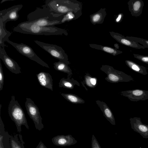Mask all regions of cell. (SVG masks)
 <instances>
[{
	"instance_id": "1",
	"label": "cell",
	"mask_w": 148,
	"mask_h": 148,
	"mask_svg": "<svg viewBox=\"0 0 148 148\" xmlns=\"http://www.w3.org/2000/svg\"><path fill=\"white\" fill-rule=\"evenodd\" d=\"M64 15L52 12L45 4L28 14L27 21L41 26H54L61 24Z\"/></svg>"
},
{
	"instance_id": "2",
	"label": "cell",
	"mask_w": 148,
	"mask_h": 148,
	"mask_svg": "<svg viewBox=\"0 0 148 148\" xmlns=\"http://www.w3.org/2000/svg\"><path fill=\"white\" fill-rule=\"evenodd\" d=\"M14 32L24 34L35 35L67 36V31L55 26H43L27 21L21 22L14 27Z\"/></svg>"
},
{
	"instance_id": "3",
	"label": "cell",
	"mask_w": 148,
	"mask_h": 148,
	"mask_svg": "<svg viewBox=\"0 0 148 148\" xmlns=\"http://www.w3.org/2000/svg\"><path fill=\"white\" fill-rule=\"evenodd\" d=\"M45 3L52 12L61 15L82 8V3L76 0H46Z\"/></svg>"
},
{
	"instance_id": "4",
	"label": "cell",
	"mask_w": 148,
	"mask_h": 148,
	"mask_svg": "<svg viewBox=\"0 0 148 148\" xmlns=\"http://www.w3.org/2000/svg\"><path fill=\"white\" fill-rule=\"evenodd\" d=\"M8 112L11 119L15 123L18 132H21L22 125H24L27 129H29L24 111L18 101L15 100L14 95L11 96L8 106Z\"/></svg>"
},
{
	"instance_id": "5",
	"label": "cell",
	"mask_w": 148,
	"mask_h": 148,
	"mask_svg": "<svg viewBox=\"0 0 148 148\" xmlns=\"http://www.w3.org/2000/svg\"><path fill=\"white\" fill-rule=\"evenodd\" d=\"M100 70L107 75L105 79L107 82L111 83L119 82H128L134 81L133 78L130 75L125 73L116 70L111 66L103 65L100 68Z\"/></svg>"
},
{
	"instance_id": "6",
	"label": "cell",
	"mask_w": 148,
	"mask_h": 148,
	"mask_svg": "<svg viewBox=\"0 0 148 148\" xmlns=\"http://www.w3.org/2000/svg\"><path fill=\"white\" fill-rule=\"evenodd\" d=\"M34 42L54 58L68 65L70 64L68 55L61 47L37 40H34Z\"/></svg>"
},
{
	"instance_id": "7",
	"label": "cell",
	"mask_w": 148,
	"mask_h": 148,
	"mask_svg": "<svg viewBox=\"0 0 148 148\" xmlns=\"http://www.w3.org/2000/svg\"><path fill=\"white\" fill-rule=\"evenodd\" d=\"M7 42L14 47L21 54L33 60L43 66L49 68L48 64L41 59L30 46L23 43L18 44L9 40Z\"/></svg>"
},
{
	"instance_id": "8",
	"label": "cell",
	"mask_w": 148,
	"mask_h": 148,
	"mask_svg": "<svg viewBox=\"0 0 148 148\" xmlns=\"http://www.w3.org/2000/svg\"><path fill=\"white\" fill-rule=\"evenodd\" d=\"M25 106L27 113L34 122L36 129L39 131L41 130L44 126L42 122V119L37 106L31 99L27 98Z\"/></svg>"
},
{
	"instance_id": "9",
	"label": "cell",
	"mask_w": 148,
	"mask_h": 148,
	"mask_svg": "<svg viewBox=\"0 0 148 148\" xmlns=\"http://www.w3.org/2000/svg\"><path fill=\"white\" fill-rule=\"evenodd\" d=\"M23 7V5L18 4L1 10L0 18L2 20L3 24H5L8 21L17 20L19 16L18 12Z\"/></svg>"
},
{
	"instance_id": "10",
	"label": "cell",
	"mask_w": 148,
	"mask_h": 148,
	"mask_svg": "<svg viewBox=\"0 0 148 148\" xmlns=\"http://www.w3.org/2000/svg\"><path fill=\"white\" fill-rule=\"evenodd\" d=\"M119 93L132 101H145L148 99V91L143 90H130L121 91Z\"/></svg>"
},
{
	"instance_id": "11",
	"label": "cell",
	"mask_w": 148,
	"mask_h": 148,
	"mask_svg": "<svg viewBox=\"0 0 148 148\" xmlns=\"http://www.w3.org/2000/svg\"><path fill=\"white\" fill-rule=\"evenodd\" d=\"M0 58L11 72L15 74L21 73V69L18 63L8 55L4 48L1 47H0Z\"/></svg>"
},
{
	"instance_id": "12",
	"label": "cell",
	"mask_w": 148,
	"mask_h": 148,
	"mask_svg": "<svg viewBox=\"0 0 148 148\" xmlns=\"http://www.w3.org/2000/svg\"><path fill=\"white\" fill-rule=\"evenodd\" d=\"M132 128L143 138H148V125L143 123L140 117H135L130 119Z\"/></svg>"
},
{
	"instance_id": "13",
	"label": "cell",
	"mask_w": 148,
	"mask_h": 148,
	"mask_svg": "<svg viewBox=\"0 0 148 148\" xmlns=\"http://www.w3.org/2000/svg\"><path fill=\"white\" fill-rule=\"evenodd\" d=\"M109 33L112 38L118 42L124 45L136 49H145V48L138 43L127 38L126 37L117 32H110Z\"/></svg>"
},
{
	"instance_id": "14",
	"label": "cell",
	"mask_w": 148,
	"mask_h": 148,
	"mask_svg": "<svg viewBox=\"0 0 148 148\" xmlns=\"http://www.w3.org/2000/svg\"><path fill=\"white\" fill-rule=\"evenodd\" d=\"M53 144L56 146L65 147L75 144L77 141L70 134L58 135L52 138Z\"/></svg>"
},
{
	"instance_id": "15",
	"label": "cell",
	"mask_w": 148,
	"mask_h": 148,
	"mask_svg": "<svg viewBox=\"0 0 148 148\" xmlns=\"http://www.w3.org/2000/svg\"><path fill=\"white\" fill-rule=\"evenodd\" d=\"M131 15L135 17L140 16L142 14L144 6L142 0H130L127 3Z\"/></svg>"
},
{
	"instance_id": "16",
	"label": "cell",
	"mask_w": 148,
	"mask_h": 148,
	"mask_svg": "<svg viewBox=\"0 0 148 148\" xmlns=\"http://www.w3.org/2000/svg\"><path fill=\"white\" fill-rule=\"evenodd\" d=\"M36 75L40 85L53 91V80L49 73L41 72L37 74Z\"/></svg>"
},
{
	"instance_id": "17",
	"label": "cell",
	"mask_w": 148,
	"mask_h": 148,
	"mask_svg": "<svg viewBox=\"0 0 148 148\" xmlns=\"http://www.w3.org/2000/svg\"><path fill=\"white\" fill-rule=\"evenodd\" d=\"M95 101L107 120L112 125H115V119L113 113L106 104L99 100H96Z\"/></svg>"
},
{
	"instance_id": "18",
	"label": "cell",
	"mask_w": 148,
	"mask_h": 148,
	"mask_svg": "<svg viewBox=\"0 0 148 148\" xmlns=\"http://www.w3.org/2000/svg\"><path fill=\"white\" fill-rule=\"evenodd\" d=\"M106 15V8H101L97 12L90 15V21L94 25L102 24Z\"/></svg>"
},
{
	"instance_id": "19",
	"label": "cell",
	"mask_w": 148,
	"mask_h": 148,
	"mask_svg": "<svg viewBox=\"0 0 148 148\" xmlns=\"http://www.w3.org/2000/svg\"><path fill=\"white\" fill-rule=\"evenodd\" d=\"M11 34V32L6 29L5 24H3L2 20L0 18V47L3 48L8 47L4 42L9 40V37Z\"/></svg>"
},
{
	"instance_id": "20",
	"label": "cell",
	"mask_w": 148,
	"mask_h": 148,
	"mask_svg": "<svg viewBox=\"0 0 148 148\" xmlns=\"http://www.w3.org/2000/svg\"><path fill=\"white\" fill-rule=\"evenodd\" d=\"M76 85L80 86V84L77 81L73 78H71L70 76H68L66 78L64 77L61 78L59 83V87L70 89H73Z\"/></svg>"
},
{
	"instance_id": "21",
	"label": "cell",
	"mask_w": 148,
	"mask_h": 148,
	"mask_svg": "<svg viewBox=\"0 0 148 148\" xmlns=\"http://www.w3.org/2000/svg\"><path fill=\"white\" fill-rule=\"evenodd\" d=\"M90 47L93 49L100 50L113 56H116L123 53V51L111 47L95 44H90Z\"/></svg>"
},
{
	"instance_id": "22",
	"label": "cell",
	"mask_w": 148,
	"mask_h": 148,
	"mask_svg": "<svg viewBox=\"0 0 148 148\" xmlns=\"http://www.w3.org/2000/svg\"><path fill=\"white\" fill-rule=\"evenodd\" d=\"M125 62L126 65L133 71L143 75L147 74V69L144 66L138 64L131 60H125Z\"/></svg>"
},
{
	"instance_id": "23",
	"label": "cell",
	"mask_w": 148,
	"mask_h": 148,
	"mask_svg": "<svg viewBox=\"0 0 148 148\" xmlns=\"http://www.w3.org/2000/svg\"><path fill=\"white\" fill-rule=\"evenodd\" d=\"M53 64V67L56 70L66 73L68 76H71L72 75L71 69L66 63L59 61L55 62Z\"/></svg>"
},
{
	"instance_id": "24",
	"label": "cell",
	"mask_w": 148,
	"mask_h": 148,
	"mask_svg": "<svg viewBox=\"0 0 148 148\" xmlns=\"http://www.w3.org/2000/svg\"><path fill=\"white\" fill-rule=\"evenodd\" d=\"M82 10L72 11L64 14L61 21V24L78 18L82 14Z\"/></svg>"
},
{
	"instance_id": "25",
	"label": "cell",
	"mask_w": 148,
	"mask_h": 148,
	"mask_svg": "<svg viewBox=\"0 0 148 148\" xmlns=\"http://www.w3.org/2000/svg\"><path fill=\"white\" fill-rule=\"evenodd\" d=\"M61 94L67 101L72 103L77 104L85 103L84 100L75 94L63 93H62Z\"/></svg>"
},
{
	"instance_id": "26",
	"label": "cell",
	"mask_w": 148,
	"mask_h": 148,
	"mask_svg": "<svg viewBox=\"0 0 148 148\" xmlns=\"http://www.w3.org/2000/svg\"><path fill=\"white\" fill-rule=\"evenodd\" d=\"M84 83L88 87L94 88L97 85V80L96 77L92 76L88 73H86L84 76Z\"/></svg>"
},
{
	"instance_id": "27",
	"label": "cell",
	"mask_w": 148,
	"mask_h": 148,
	"mask_svg": "<svg viewBox=\"0 0 148 148\" xmlns=\"http://www.w3.org/2000/svg\"><path fill=\"white\" fill-rule=\"evenodd\" d=\"M17 135L16 134L14 138L11 137H10V143L11 148H24L23 143H24L23 141L21 135H19L21 142V144L18 141Z\"/></svg>"
},
{
	"instance_id": "28",
	"label": "cell",
	"mask_w": 148,
	"mask_h": 148,
	"mask_svg": "<svg viewBox=\"0 0 148 148\" xmlns=\"http://www.w3.org/2000/svg\"><path fill=\"white\" fill-rule=\"evenodd\" d=\"M126 37L133 41H135L138 43L143 45L145 48H148V40L142 38L137 37L133 36H126Z\"/></svg>"
},
{
	"instance_id": "29",
	"label": "cell",
	"mask_w": 148,
	"mask_h": 148,
	"mask_svg": "<svg viewBox=\"0 0 148 148\" xmlns=\"http://www.w3.org/2000/svg\"><path fill=\"white\" fill-rule=\"evenodd\" d=\"M133 56L135 58L148 65V56H144L134 53Z\"/></svg>"
},
{
	"instance_id": "30",
	"label": "cell",
	"mask_w": 148,
	"mask_h": 148,
	"mask_svg": "<svg viewBox=\"0 0 148 148\" xmlns=\"http://www.w3.org/2000/svg\"><path fill=\"white\" fill-rule=\"evenodd\" d=\"M4 77L3 68L0 62V90L1 91L3 88L4 84Z\"/></svg>"
},
{
	"instance_id": "31",
	"label": "cell",
	"mask_w": 148,
	"mask_h": 148,
	"mask_svg": "<svg viewBox=\"0 0 148 148\" xmlns=\"http://www.w3.org/2000/svg\"><path fill=\"white\" fill-rule=\"evenodd\" d=\"M92 148H101L98 141L94 134L92 136L91 140Z\"/></svg>"
},
{
	"instance_id": "32",
	"label": "cell",
	"mask_w": 148,
	"mask_h": 148,
	"mask_svg": "<svg viewBox=\"0 0 148 148\" xmlns=\"http://www.w3.org/2000/svg\"><path fill=\"white\" fill-rule=\"evenodd\" d=\"M123 14L122 13H120L118 14L116 16L115 22L116 23H119L121 22L123 18Z\"/></svg>"
},
{
	"instance_id": "33",
	"label": "cell",
	"mask_w": 148,
	"mask_h": 148,
	"mask_svg": "<svg viewBox=\"0 0 148 148\" xmlns=\"http://www.w3.org/2000/svg\"><path fill=\"white\" fill-rule=\"evenodd\" d=\"M36 148H47L44 144L41 141L38 143Z\"/></svg>"
},
{
	"instance_id": "34",
	"label": "cell",
	"mask_w": 148,
	"mask_h": 148,
	"mask_svg": "<svg viewBox=\"0 0 148 148\" xmlns=\"http://www.w3.org/2000/svg\"><path fill=\"white\" fill-rule=\"evenodd\" d=\"M3 136L0 135V148H4L3 142Z\"/></svg>"
},
{
	"instance_id": "35",
	"label": "cell",
	"mask_w": 148,
	"mask_h": 148,
	"mask_svg": "<svg viewBox=\"0 0 148 148\" xmlns=\"http://www.w3.org/2000/svg\"><path fill=\"white\" fill-rule=\"evenodd\" d=\"M114 45L115 47V49L117 50H118L119 49V47L118 44L115 43L114 44Z\"/></svg>"
}]
</instances>
